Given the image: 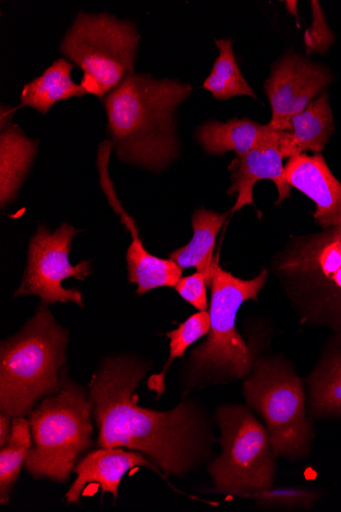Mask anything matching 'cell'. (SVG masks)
<instances>
[{
  "instance_id": "6da1fadb",
  "label": "cell",
  "mask_w": 341,
  "mask_h": 512,
  "mask_svg": "<svg viewBox=\"0 0 341 512\" xmlns=\"http://www.w3.org/2000/svg\"><path fill=\"white\" fill-rule=\"evenodd\" d=\"M145 374L128 359L112 358L92 378L89 401L99 446L137 450L167 474L182 475L198 454V418L187 403L166 412L140 407L135 391Z\"/></svg>"
},
{
  "instance_id": "7a4b0ae2",
  "label": "cell",
  "mask_w": 341,
  "mask_h": 512,
  "mask_svg": "<svg viewBox=\"0 0 341 512\" xmlns=\"http://www.w3.org/2000/svg\"><path fill=\"white\" fill-rule=\"evenodd\" d=\"M190 84L148 74L127 76L103 100L117 157L162 170L179 154L176 112L191 95Z\"/></svg>"
},
{
  "instance_id": "3957f363",
  "label": "cell",
  "mask_w": 341,
  "mask_h": 512,
  "mask_svg": "<svg viewBox=\"0 0 341 512\" xmlns=\"http://www.w3.org/2000/svg\"><path fill=\"white\" fill-rule=\"evenodd\" d=\"M68 333L60 327L47 304L0 350V406L11 417L29 413L36 402L63 386Z\"/></svg>"
},
{
  "instance_id": "277c9868",
  "label": "cell",
  "mask_w": 341,
  "mask_h": 512,
  "mask_svg": "<svg viewBox=\"0 0 341 512\" xmlns=\"http://www.w3.org/2000/svg\"><path fill=\"white\" fill-rule=\"evenodd\" d=\"M140 35L135 24L108 14L80 13L63 38L62 54L82 69L86 95L102 101L134 74Z\"/></svg>"
},
{
  "instance_id": "5b68a950",
  "label": "cell",
  "mask_w": 341,
  "mask_h": 512,
  "mask_svg": "<svg viewBox=\"0 0 341 512\" xmlns=\"http://www.w3.org/2000/svg\"><path fill=\"white\" fill-rule=\"evenodd\" d=\"M92 405L84 392L67 383L30 414L34 440L25 464L36 479L68 480L80 453L91 445Z\"/></svg>"
},
{
  "instance_id": "8992f818",
  "label": "cell",
  "mask_w": 341,
  "mask_h": 512,
  "mask_svg": "<svg viewBox=\"0 0 341 512\" xmlns=\"http://www.w3.org/2000/svg\"><path fill=\"white\" fill-rule=\"evenodd\" d=\"M219 254L212 268L211 329L208 339L192 351L194 368L232 378L246 377L253 364V353L236 330V315L248 300H258L265 287L268 271L251 281L233 276L219 266Z\"/></svg>"
},
{
  "instance_id": "52a82bcc",
  "label": "cell",
  "mask_w": 341,
  "mask_h": 512,
  "mask_svg": "<svg viewBox=\"0 0 341 512\" xmlns=\"http://www.w3.org/2000/svg\"><path fill=\"white\" fill-rule=\"evenodd\" d=\"M218 424L223 452L210 467L217 490L248 497L271 488L276 454L257 418L241 406H225L218 411Z\"/></svg>"
},
{
  "instance_id": "ba28073f",
  "label": "cell",
  "mask_w": 341,
  "mask_h": 512,
  "mask_svg": "<svg viewBox=\"0 0 341 512\" xmlns=\"http://www.w3.org/2000/svg\"><path fill=\"white\" fill-rule=\"evenodd\" d=\"M245 395L264 418L276 455L292 458L308 451L312 429L303 385L294 371L281 363L258 362L245 383Z\"/></svg>"
},
{
  "instance_id": "9c48e42d",
  "label": "cell",
  "mask_w": 341,
  "mask_h": 512,
  "mask_svg": "<svg viewBox=\"0 0 341 512\" xmlns=\"http://www.w3.org/2000/svg\"><path fill=\"white\" fill-rule=\"evenodd\" d=\"M79 232L67 222L56 231L45 225L38 227L30 241L28 266L16 298L34 295L47 305L72 302L84 306L81 292L62 285L67 278L83 282L91 274L89 261L73 266L69 260L73 240Z\"/></svg>"
},
{
  "instance_id": "30bf717a",
  "label": "cell",
  "mask_w": 341,
  "mask_h": 512,
  "mask_svg": "<svg viewBox=\"0 0 341 512\" xmlns=\"http://www.w3.org/2000/svg\"><path fill=\"white\" fill-rule=\"evenodd\" d=\"M333 81L330 71L297 54H286L276 62L265 82L272 108L269 126L288 131L292 117L302 113Z\"/></svg>"
},
{
  "instance_id": "8fae6325",
  "label": "cell",
  "mask_w": 341,
  "mask_h": 512,
  "mask_svg": "<svg viewBox=\"0 0 341 512\" xmlns=\"http://www.w3.org/2000/svg\"><path fill=\"white\" fill-rule=\"evenodd\" d=\"M282 268L311 279L323 289L325 298L341 309V225L329 227L304 242Z\"/></svg>"
},
{
  "instance_id": "7c38bea8",
  "label": "cell",
  "mask_w": 341,
  "mask_h": 512,
  "mask_svg": "<svg viewBox=\"0 0 341 512\" xmlns=\"http://www.w3.org/2000/svg\"><path fill=\"white\" fill-rule=\"evenodd\" d=\"M232 184L228 194H237V201L232 213L241 210L247 205H254V186L257 182L270 179L278 191L280 205L290 198L291 186L285 181L283 157L279 150V131L274 130L265 142L242 157H235L229 166Z\"/></svg>"
},
{
  "instance_id": "4fadbf2b",
  "label": "cell",
  "mask_w": 341,
  "mask_h": 512,
  "mask_svg": "<svg viewBox=\"0 0 341 512\" xmlns=\"http://www.w3.org/2000/svg\"><path fill=\"white\" fill-rule=\"evenodd\" d=\"M285 181L316 205V222L327 229L341 225V183L334 177L322 155L301 154L284 166Z\"/></svg>"
},
{
  "instance_id": "5bb4252c",
  "label": "cell",
  "mask_w": 341,
  "mask_h": 512,
  "mask_svg": "<svg viewBox=\"0 0 341 512\" xmlns=\"http://www.w3.org/2000/svg\"><path fill=\"white\" fill-rule=\"evenodd\" d=\"M109 151L102 150L100 169L102 185L108 194L110 203L120 214L122 221L130 230L132 243L127 251L128 281L137 285V294L142 296L150 291L164 287H176L182 277L183 269L173 260H165L150 254L138 237L134 220L128 216L117 202L111 181L108 178Z\"/></svg>"
},
{
  "instance_id": "9a60e30c",
  "label": "cell",
  "mask_w": 341,
  "mask_h": 512,
  "mask_svg": "<svg viewBox=\"0 0 341 512\" xmlns=\"http://www.w3.org/2000/svg\"><path fill=\"white\" fill-rule=\"evenodd\" d=\"M138 467L149 468L164 478L157 465L151 463L142 454L120 448H103L91 452L74 470L77 479L66 495L67 501L70 504L78 503L82 492L92 484L100 486L103 495L111 493L117 499L124 475Z\"/></svg>"
},
{
  "instance_id": "2e32d148",
  "label": "cell",
  "mask_w": 341,
  "mask_h": 512,
  "mask_svg": "<svg viewBox=\"0 0 341 512\" xmlns=\"http://www.w3.org/2000/svg\"><path fill=\"white\" fill-rule=\"evenodd\" d=\"M13 115L14 109L2 107L0 205L3 209L16 200L38 149V142L32 141L18 125L12 123Z\"/></svg>"
},
{
  "instance_id": "e0dca14e",
  "label": "cell",
  "mask_w": 341,
  "mask_h": 512,
  "mask_svg": "<svg viewBox=\"0 0 341 512\" xmlns=\"http://www.w3.org/2000/svg\"><path fill=\"white\" fill-rule=\"evenodd\" d=\"M334 129L329 96L324 92L302 113L291 118L288 131H279V150L283 159L308 151L322 152Z\"/></svg>"
},
{
  "instance_id": "ac0fdd59",
  "label": "cell",
  "mask_w": 341,
  "mask_h": 512,
  "mask_svg": "<svg viewBox=\"0 0 341 512\" xmlns=\"http://www.w3.org/2000/svg\"><path fill=\"white\" fill-rule=\"evenodd\" d=\"M273 131L269 124L234 118L226 123L208 121L197 129L196 137L211 155L223 156L234 152L237 157H242L261 146Z\"/></svg>"
},
{
  "instance_id": "d6986e66",
  "label": "cell",
  "mask_w": 341,
  "mask_h": 512,
  "mask_svg": "<svg viewBox=\"0 0 341 512\" xmlns=\"http://www.w3.org/2000/svg\"><path fill=\"white\" fill-rule=\"evenodd\" d=\"M74 66L67 59H59L44 73L27 83L21 93V107L46 114L59 102L82 98L86 92L72 79Z\"/></svg>"
},
{
  "instance_id": "ffe728a7",
  "label": "cell",
  "mask_w": 341,
  "mask_h": 512,
  "mask_svg": "<svg viewBox=\"0 0 341 512\" xmlns=\"http://www.w3.org/2000/svg\"><path fill=\"white\" fill-rule=\"evenodd\" d=\"M227 217L228 213L219 214L204 207L194 212L191 241L171 253L170 259L182 269L197 268L212 277L216 240Z\"/></svg>"
},
{
  "instance_id": "44dd1931",
  "label": "cell",
  "mask_w": 341,
  "mask_h": 512,
  "mask_svg": "<svg viewBox=\"0 0 341 512\" xmlns=\"http://www.w3.org/2000/svg\"><path fill=\"white\" fill-rule=\"evenodd\" d=\"M219 56L203 87L218 101H228L234 97L247 96L257 100L256 93L243 77L235 60L232 41L216 39Z\"/></svg>"
},
{
  "instance_id": "7402d4cb",
  "label": "cell",
  "mask_w": 341,
  "mask_h": 512,
  "mask_svg": "<svg viewBox=\"0 0 341 512\" xmlns=\"http://www.w3.org/2000/svg\"><path fill=\"white\" fill-rule=\"evenodd\" d=\"M210 329V313L207 311H200L199 313L190 316L186 321L180 324V327L177 330L167 334V337L170 340V358L163 372L150 379L149 387L152 391H157L158 396H161L165 388L164 382L167 369L176 358H180L184 355L188 347L209 334Z\"/></svg>"
},
{
  "instance_id": "603a6c76",
  "label": "cell",
  "mask_w": 341,
  "mask_h": 512,
  "mask_svg": "<svg viewBox=\"0 0 341 512\" xmlns=\"http://www.w3.org/2000/svg\"><path fill=\"white\" fill-rule=\"evenodd\" d=\"M316 413L341 415V354L331 357L311 379Z\"/></svg>"
},
{
  "instance_id": "cb8c5ba5",
  "label": "cell",
  "mask_w": 341,
  "mask_h": 512,
  "mask_svg": "<svg viewBox=\"0 0 341 512\" xmlns=\"http://www.w3.org/2000/svg\"><path fill=\"white\" fill-rule=\"evenodd\" d=\"M30 449L7 445L0 451V502L8 504Z\"/></svg>"
},
{
  "instance_id": "d4e9b609",
  "label": "cell",
  "mask_w": 341,
  "mask_h": 512,
  "mask_svg": "<svg viewBox=\"0 0 341 512\" xmlns=\"http://www.w3.org/2000/svg\"><path fill=\"white\" fill-rule=\"evenodd\" d=\"M212 277L204 272L181 277L175 289L177 293L190 305L199 311H207V289L211 288Z\"/></svg>"
},
{
  "instance_id": "484cf974",
  "label": "cell",
  "mask_w": 341,
  "mask_h": 512,
  "mask_svg": "<svg viewBox=\"0 0 341 512\" xmlns=\"http://www.w3.org/2000/svg\"><path fill=\"white\" fill-rule=\"evenodd\" d=\"M313 24L305 34L308 55L324 54L334 42V34L328 27L318 2H311Z\"/></svg>"
},
{
  "instance_id": "4316f807",
  "label": "cell",
  "mask_w": 341,
  "mask_h": 512,
  "mask_svg": "<svg viewBox=\"0 0 341 512\" xmlns=\"http://www.w3.org/2000/svg\"><path fill=\"white\" fill-rule=\"evenodd\" d=\"M248 497L255 498L259 502L281 506H306L311 505L317 498L316 493L296 489H265L252 493Z\"/></svg>"
},
{
  "instance_id": "83f0119b",
  "label": "cell",
  "mask_w": 341,
  "mask_h": 512,
  "mask_svg": "<svg viewBox=\"0 0 341 512\" xmlns=\"http://www.w3.org/2000/svg\"><path fill=\"white\" fill-rule=\"evenodd\" d=\"M7 445L31 449V426L23 416L15 417L11 428V436Z\"/></svg>"
},
{
  "instance_id": "f1b7e54d",
  "label": "cell",
  "mask_w": 341,
  "mask_h": 512,
  "mask_svg": "<svg viewBox=\"0 0 341 512\" xmlns=\"http://www.w3.org/2000/svg\"><path fill=\"white\" fill-rule=\"evenodd\" d=\"M11 416L7 413L2 412L0 415V447L4 448L7 446L11 436Z\"/></svg>"
}]
</instances>
